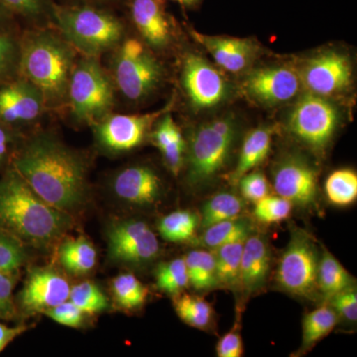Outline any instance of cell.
<instances>
[{
    "instance_id": "obj_22",
    "label": "cell",
    "mask_w": 357,
    "mask_h": 357,
    "mask_svg": "<svg viewBox=\"0 0 357 357\" xmlns=\"http://www.w3.org/2000/svg\"><path fill=\"white\" fill-rule=\"evenodd\" d=\"M150 137L158 148L169 170L174 175H178L185 166L187 143L170 110L162 115L155 123Z\"/></svg>"
},
{
    "instance_id": "obj_16",
    "label": "cell",
    "mask_w": 357,
    "mask_h": 357,
    "mask_svg": "<svg viewBox=\"0 0 357 357\" xmlns=\"http://www.w3.org/2000/svg\"><path fill=\"white\" fill-rule=\"evenodd\" d=\"M299 70L288 66H270L251 70L243 83L245 95L263 105H282L299 93Z\"/></svg>"
},
{
    "instance_id": "obj_48",
    "label": "cell",
    "mask_w": 357,
    "mask_h": 357,
    "mask_svg": "<svg viewBox=\"0 0 357 357\" xmlns=\"http://www.w3.org/2000/svg\"><path fill=\"white\" fill-rule=\"evenodd\" d=\"M126 1L128 0H67L66 3L88 4V6L105 7V8L116 10L119 8H124Z\"/></svg>"
},
{
    "instance_id": "obj_44",
    "label": "cell",
    "mask_w": 357,
    "mask_h": 357,
    "mask_svg": "<svg viewBox=\"0 0 357 357\" xmlns=\"http://www.w3.org/2000/svg\"><path fill=\"white\" fill-rule=\"evenodd\" d=\"M330 306L335 310L337 316L347 321L356 323L357 319V295L356 289H345L328 300Z\"/></svg>"
},
{
    "instance_id": "obj_25",
    "label": "cell",
    "mask_w": 357,
    "mask_h": 357,
    "mask_svg": "<svg viewBox=\"0 0 357 357\" xmlns=\"http://www.w3.org/2000/svg\"><path fill=\"white\" fill-rule=\"evenodd\" d=\"M189 284L197 291H210L218 287L215 253L206 249L190 251L184 258Z\"/></svg>"
},
{
    "instance_id": "obj_35",
    "label": "cell",
    "mask_w": 357,
    "mask_h": 357,
    "mask_svg": "<svg viewBox=\"0 0 357 357\" xmlns=\"http://www.w3.org/2000/svg\"><path fill=\"white\" fill-rule=\"evenodd\" d=\"M112 291L117 305L122 309H138L147 298V289L132 274L124 273L115 277Z\"/></svg>"
},
{
    "instance_id": "obj_37",
    "label": "cell",
    "mask_w": 357,
    "mask_h": 357,
    "mask_svg": "<svg viewBox=\"0 0 357 357\" xmlns=\"http://www.w3.org/2000/svg\"><path fill=\"white\" fill-rule=\"evenodd\" d=\"M20 34L0 32V86L18 76Z\"/></svg>"
},
{
    "instance_id": "obj_18",
    "label": "cell",
    "mask_w": 357,
    "mask_h": 357,
    "mask_svg": "<svg viewBox=\"0 0 357 357\" xmlns=\"http://www.w3.org/2000/svg\"><path fill=\"white\" fill-rule=\"evenodd\" d=\"M112 189L121 201L133 206H149L163 196L164 184L153 167L135 164L115 174L112 180Z\"/></svg>"
},
{
    "instance_id": "obj_9",
    "label": "cell",
    "mask_w": 357,
    "mask_h": 357,
    "mask_svg": "<svg viewBox=\"0 0 357 357\" xmlns=\"http://www.w3.org/2000/svg\"><path fill=\"white\" fill-rule=\"evenodd\" d=\"M340 112L328 98L307 93L295 102L287 119L289 131L312 151L321 152L333 139Z\"/></svg>"
},
{
    "instance_id": "obj_46",
    "label": "cell",
    "mask_w": 357,
    "mask_h": 357,
    "mask_svg": "<svg viewBox=\"0 0 357 357\" xmlns=\"http://www.w3.org/2000/svg\"><path fill=\"white\" fill-rule=\"evenodd\" d=\"M17 138V131L9 128L0 122V168L7 162L10 166L11 158L15 152V140Z\"/></svg>"
},
{
    "instance_id": "obj_49",
    "label": "cell",
    "mask_w": 357,
    "mask_h": 357,
    "mask_svg": "<svg viewBox=\"0 0 357 357\" xmlns=\"http://www.w3.org/2000/svg\"><path fill=\"white\" fill-rule=\"evenodd\" d=\"M18 31V20L0 7V32Z\"/></svg>"
},
{
    "instance_id": "obj_15",
    "label": "cell",
    "mask_w": 357,
    "mask_h": 357,
    "mask_svg": "<svg viewBox=\"0 0 357 357\" xmlns=\"http://www.w3.org/2000/svg\"><path fill=\"white\" fill-rule=\"evenodd\" d=\"M47 112L43 96L24 77L0 86V122L13 130L31 126Z\"/></svg>"
},
{
    "instance_id": "obj_28",
    "label": "cell",
    "mask_w": 357,
    "mask_h": 357,
    "mask_svg": "<svg viewBox=\"0 0 357 357\" xmlns=\"http://www.w3.org/2000/svg\"><path fill=\"white\" fill-rule=\"evenodd\" d=\"M59 256L63 266L77 275L89 273L95 268L98 258L93 244L82 236L65 241Z\"/></svg>"
},
{
    "instance_id": "obj_33",
    "label": "cell",
    "mask_w": 357,
    "mask_h": 357,
    "mask_svg": "<svg viewBox=\"0 0 357 357\" xmlns=\"http://www.w3.org/2000/svg\"><path fill=\"white\" fill-rule=\"evenodd\" d=\"M199 227V215L191 211L182 210L173 211L162 218L158 230L166 241L183 243L194 238Z\"/></svg>"
},
{
    "instance_id": "obj_3",
    "label": "cell",
    "mask_w": 357,
    "mask_h": 357,
    "mask_svg": "<svg viewBox=\"0 0 357 357\" xmlns=\"http://www.w3.org/2000/svg\"><path fill=\"white\" fill-rule=\"evenodd\" d=\"M70 225L69 213L44 202L8 167L0 177V229L22 243L46 245L64 234Z\"/></svg>"
},
{
    "instance_id": "obj_20",
    "label": "cell",
    "mask_w": 357,
    "mask_h": 357,
    "mask_svg": "<svg viewBox=\"0 0 357 357\" xmlns=\"http://www.w3.org/2000/svg\"><path fill=\"white\" fill-rule=\"evenodd\" d=\"M192 32L194 38L210 54L218 67L227 72L232 74L244 72L257 57V45L251 39L210 36Z\"/></svg>"
},
{
    "instance_id": "obj_36",
    "label": "cell",
    "mask_w": 357,
    "mask_h": 357,
    "mask_svg": "<svg viewBox=\"0 0 357 357\" xmlns=\"http://www.w3.org/2000/svg\"><path fill=\"white\" fill-rule=\"evenodd\" d=\"M156 283L160 290L174 297L183 293L190 285L184 258L160 264L156 270Z\"/></svg>"
},
{
    "instance_id": "obj_11",
    "label": "cell",
    "mask_w": 357,
    "mask_h": 357,
    "mask_svg": "<svg viewBox=\"0 0 357 357\" xmlns=\"http://www.w3.org/2000/svg\"><path fill=\"white\" fill-rule=\"evenodd\" d=\"M171 105L147 114H112L93 126L98 146L112 154L126 153L139 147L150 137L155 123Z\"/></svg>"
},
{
    "instance_id": "obj_13",
    "label": "cell",
    "mask_w": 357,
    "mask_h": 357,
    "mask_svg": "<svg viewBox=\"0 0 357 357\" xmlns=\"http://www.w3.org/2000/svg\"><path fill=\"white\" fill-rule=\"evenodd\" d=\"M299 75L309 93L326 98L349 88L352 82L351 63L340 52H321L305 62Z\"/></svg>"
},
{
    "instance_id": "obj_31",
    "label": "cell",
    "mask_w": 357,
    "mask_h": 357,
    "mask_svg": "<svg viewBox=\"0 0 357 357\" xmlns=\"http://www.w3.org/2000/svg\"><path fill=\"white\" fill-rule=\"evenodd\" d=\"M174 307L178 318L192 328L206 331L213 324L215 312L203 298L181 293L175 296Z\"/></svg>"
},
{
    "instance_id": "obj_4",
    "label": "cell",
    "mask_w": 357,
    "mask_h": 357,
    "mask_svg": "<svg viewBox=\"0 0 357 357\" xmlns=\"http://www.w3.org/2000/svg\"><path fill=\"white\" fill-rule=\"evenodd\" d=\"M52 25L77 53L100 59L128 35V24L114 9L88 4H54Z\"/></svg>"
},
{
    "instance_id": "obj_32",
    "label": "cell",
    "mask_w": 357,
    "mask_h": 357,
    "mask_svg": "<svg viewBox=\"0 0 357 357\" xmlns=\"http://www.w3.org/2000/svg\"><path fill=\"white\" fill-rule=\"evenodd\" d=\"M337 324V314L328 306H321L307 312L303 319L302 349L307 351L326 337Z\"/></svg>"
},
{
    "instance_id": "obj_1",
    "label": "cell",
    "mask_w": 357,
    "mask_h": 357,
    "mask_svg": "<svg viewBox=\"0 0 357 357\" xmlns=\"http://www.w3.org/2000/svg\"><path fill=\"white\" fill-rule=\"evenodd\" d=\"M32 191L47 204L69 213L88 198V162L53 134H35L16 148L10 161Z\"/></svg>"
},
{
    "instance_id": "obj_26",
    "label": "cell",
    "mask_w": 357,
    "mask_h": 357,
    "mask_svg": "<svg viewBox=\"0 0 357 357\" xmlns=\"http://www.w3.org/2000/svg\"><path fill=\"white\" fill-rule=\"evenodd\" d=\"M244 206L243 199L234 192H218L202 206L199 227L204 229L215 223L241 217Z\"/></svg>"
},
{
    "instance_id": "obj_40",
    "label": "cell",
    "mask_w": 357,
    "mask_h": 357,
    "mask_svg": "<svg viewBox=\"0 0 357 357\" xmlns=\"http://www.w3.org/2000/svg\"><path fill=\"white\" fill-rule=\"evenodd\" d=\"M293 204L280 196L265 197L255 203V217L263 223H276L287 220Z\"/></svg>"
},
{
    "instance_id": "obj_42",
    "label": "cell",
    "mask_w": 357,
    "mask_h": 357,
    "mask_svg": "<svg viewBox=\"0 0 357 357\" xmlns=\"http://www.w3.org/2000/svg\"><path fill=\"white\" fill-rule=\"evenodd\" d=\"M45 314L60 325L70 328H79L83 325L84 312L69 300L52 307L45 312Z\"/></svg>"
},
{
    "instance_id": "obj_34",
    "label": "cell",
    "mask_w": 357,
    "mask_h": 357,
    "mask_svg": "<svg viewBox=\"0 0 357 357\" xmlns=\"http://www.w3.org/2000/svg\"><path fill=\"white\" fill-rule=\"evenodd\" d=\"M326 198L338 206L354 204L357 198V175L349 169L335 171L326 178L325 183Z\"/></svg>"
},
{
    "instance_id": "obj_17",
    "label": "cell",
    "mask_w": 357,
    "mask_h": 357,
    "mask_svg": "<svg viewBox=\"0 0 357 357\" xmlns=\"http://www.w3.org/2000/svg\"><path fill=\"white\" fill-rule=\"evenodd\" d=\"M275 192L296 206H312L318 197L316 170L307 162L296 156L282 159L273 169Z\"/></svg>"
},
{
    "instance_id": "obj_38",
    "label": "cell",
    "mask_w": 357,
    "mask_h": 357,
    "mask_svg": "<svg viewBox=\"0 0 357 357\" xmlns=\"http://www.w3.org/2000/svg\"><path fill=\"white\" fill-rule=\"evenodd\" d=\"M69 301L84 314L102 312L109 306L107 296L96 284L89 281L70 288Z\"/></svg>"
},
{
    "instance_id": "obj_12",
    "label": "cell",
    "mask_w": 357,
    "mask_h": 357,
    "mask_svg": "<svg viewBox=\"0 0 357 357\" xmlns=\"http://www.w3.org/2000/svg\"><path fill=\"white\" fill-rule=\"evenodd\" d=\"M124 8L138 38L155 53H164L175 45L177 24L163 0H128Z\"/></svg>"
},
{
    "instance_id": "obj_21",
    "label": "cell",
    "mask_w": 357,
    "mask_h": 357,
    "mask_svg": "<svg viewBox=\"0 0 357 357\" xmlns=\"http://www.w3.org/2000/svg\"><path fill=\"white\" fill-rule=\"evenodd\" d=\"M271 264L269 244L260 234H249L244 241L239 286L246 295L261 290L266 283Z\"/></svg>"
},
{
    "instance_id": "obj_7",
    "label": "cell",
    "mask_w": 357,
    "mask_h": 357,
    "mask_svg": "<svg viewBox=\"0 0 357 357\" xmlns=\"http://www.w3.org/2000/svg\"><path fill=\"white\" fill-rule=\"evenodd\" d=\"M116 91L100 59H77L68 91L67 109L77 124L93 126L114 112Z\"/></svg>"
},
{
    "instance_id": "obj_47",
    "label": "cell",
    "mask_w": 357,
    "mask_h": 357,
    "mask_svg": "<svg viewBox=\"0 0 357 357\" xmlns=\"http://www.w3.org/2000/svg\"><path fill=\"white\" fill-rule=\"evenodd\" d=\"M27 330V326H7L0 321V352Z\"/></svg>"
},
{
    "instance_id": "obj_27",
    "label": "cell",
    "mask_w": 357,
    "mask_h": 357,
    "mask_svg": "<svg viewBox=\"0 0 357 357\" xmlns=\"http://www.w3.org/2000/svg\"><path fill=\"white\" fill-rule=\"evenodd\" d=\"M245 239L234 241L213 249L218 286L230 289L238 287L241 257Z\"/></svg>"
},
{
    "instance_id": "obj_39",
    "label": "cell",
    "mask_w": 357,
    "mask_h": 357,
    "mask_svg": "<svg viewBox=\"0 0 357 357\" xmlns=\"http://www.w3.org/2000/svg\"><path fill=\"white\" fill-rule=\"evenodd\" d=\"M25 260L22 241L0 229V273H17Z\"/></svg>"
},
{
    "instance_id": "obj_43",
    "label": "cell",
    "mask_w": 357,
    "mask_h": 357,
    "mask_svg": "<svg viewBox=\"0 0 357 357\" xmlns=\"http://www.w3.org/2000/svg\"><path fill=\"white\" fill-rule=\"evenodd\" d=\"M17 273H0V319H10L16 314L13 290Z\"/></svg>"
},
{
    "instance_id": "obj_10",
    "label": "cell",
    "mask_w": 357,
    "mask_h": 357,
    "mask_svg": "<svg viewBox=\"0 0 357 357\" xmlns=\"http://www.w3.org/2000/svg\"><path fill=\"white\" fill-rule=\"evenodd\" d=\"M180 84L190 107L199 112L220 107L229 96L227 79L198 54L188 53L183 57Z\"/></svg>"
},
{
    "instance_id": "obj_24",
    "label": "cell",
    "mask_w": 357,
    "mask_h": 357,
    "mask_svg": "<svg viewBox=\"0 0 357 357\" xmlns=\"http://www.w3.org/2000/svg\"><path fill=\"white\" fill-rule=\"evenodd\" d=\"M352 287V277L328 251L324 248L323 255L319 257L318 269V290L325 299L330 300L337 293Z\"/></svg>"
},
{
    "instance_id": "obj_2",
    "label": "cell",
    "mask_w": 357,
    "mask_h": 357,
    "mask_svg": "<svg viewBox=\"0 0 357 357\" xmlns=\"http://www.w3.org/2000/svg\"><path fill=\"white\" fill-rule=\"evenodd\" d=\"M77 59V52L55 27L36 26L20 34L18 76L39 89L47 112L67 107Z\"/></svg>"
},
{
    "instance_id": "obj_29",
    "label": "cell",
    "mask_w": 357,
    "mask_h": 357,
    "mask_svg": "<svg viewBox=\"0 0 357 357\" xmlns=\"http://www.w3.org/2000/svg\"><path fill=\"white\" fill-rule=\"evenodd\" d=\"M54 4V0H0L1 8L33 27L52 25Z\"/></svg>"
},
{
    "instance_id": "obj_5",
    "label": "cell",
    "mask_w": 357,
    "mask_h": 357,
    "mask_svg": "<svg viewBox=\"0 0 357 357\" xmlns=\"http://www.w3.org/2000/svg\"><path fill=\"white\" fill-rule=\"evenodd\" d=\"M238 137V122L222 115L197 126L190 135L185 151V180L190 187L210 184L229 163Z\"/></svg>"
},
{
    "instance_id": "obj_45",
    "label": "cell",
    "mask_w": 357,
    "mask_h": 357,
    "mask_svg": "<svg viewBox=\"0 0 357 357\" xmlns=\"http://www.w3.org/2000/svg\"><path fill=\"white\" fill-rule=\"evenodd\" d=\"M217 354L220 357H241L243 356V342L238 328H234L225 333L217 344Z\"/></svg>"
},
{
    "instance_id": "obj_6",
    "label": "cell",
    "mask_w": 357,
    "mask_h": 357,
    "mask_svg": "<svg viewBox=\"0 0 357 357\" xmlns=\"http://www.w3.org/2000/svg\"><path fill=\"white\" fill-rule=\"evenodd\" d=\"M109 54L110 77L116 93L126 102H146L163 86L165 68L142 40L126 36Z\"/></svg>"
},
{
    "instance_id": "obj_14",
    "label": "cell",
    "mask_w": 357,
    "mask_h": 357,
    "mask_svg": "<svg viewBox=\"0 0 357 357\" xmlns=\"http://www.w3.org/2000/svg\"><path fill=\"white\" fill-rule=\"evenodd\" d=\"M109 255L116 261L146 264L160 252L156 234L146 222L130 220L116 223L109 231Z\"/></svg>"
},
{
    "instance_id": "obj_8",
    "label": "cell",
    "mask_w": 357,
    "mask_h": 357,
    "mask_svg": "<svg viewBox=\"0 0 357 357\" xmlns=\"http://www.w3.org/2000/svg\"><path fill=\"white\" fill-rule=\"evenodd\" d=\"M319 261L314 239L304 230H294L277 267V283L289 294L312 299L319 292Z\"/></svg>"
},
{
    "instance_id": "obj_50",
    "label": "cell",
    "mask_w": 357,
    "mask_h": 357,
    "mask_svg": "<svg viewBox=\"0 0 357 357\" xmlns=\"http://www.w3.org/2000/svg\"><path fill=\"white\" fill-rule=\"evenodd\" d=\"M163 1L175 2L185 9H195L198 8L203 3L204 0H163Z\"/></svg>"
},
{
    "instance_id": "obj_19",
    "label": "cell",
    "mask_w": 357,
    "mask_h": 357,
    "mask_svg": "<svg viewBox=\"0 0 357 357\" xmlns=\"http://www.w3.org/2000/svg\"><path fill=\"white\" fill-rule=\"evenodd\" d=\"M70 284L62 275L49 268L33 270L20 295L25 312H42L69 300Z\"/></svg>"
},
{
    "instance_id": "obj_23",
    "label": "cell",
    "mask_w": 357,
    "mask_h": 357,
    "mask_svg": "<svg viewBox=\"0 0 357 357\" xmlns=\"http://www.w3.org/2000/svg\"><path fill=\"white\" fill-rule=\"evenodd\" d=\"M272 129L258 128L250 131L244 138L243 147L234 172L230 174V182L237 184L246 173L255 170L267 158L271 149Z\"/></svg>"
},
{
    "instance_id": "obj_41",
    "label": "cell",
    "mask_w": 357,
    "mask_h": 357,
    "mask_svg": "<svg viewBox=\"0 0 357 357\" xmlns=\"http://www.w3.org/2000/svg\"><path fill=\"white\" fill-rule=\"evenodd\" d=\"M237 184L241 188L243 198L255 204L268 196V192H269L267 178L264 174L259 171L252 170L246 173L239 178Z\"/></svg>"
},
{
    "instance_id": "obj_30",
    "label": "cell",
    "mask_w": 357,
    "mask_h": 357,
    "mask_svg": "<svg viewBox=\"0 0 357 357\" xmlns=\"http://www.w3.org/2000/svg\"><path fill=\"white\" fill-rule=\"evenodd\" d=\"M251 229L252 227L248 218L239 217L223 220L204 229L202 244L213 250L225 244L245 239L251 234Z\"/></svg>"
}]
</instances>
